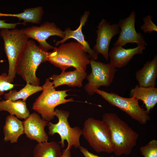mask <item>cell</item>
Masks as SVG:
<instances>
[{
  "mask_svg": "<svg viewBox=\"0 0 157 157\" xmlns=\"http://www.w3.org/2000/svg\"><path fill=\"white\" fill-rule=\"evenodd\" d=\"M76 157H80L77 156H76Z\"/></svg>",
  "mask_w": 157,
  "mask_h": 157,
  "instance_id": "30",
  "label": "cell"
},
{
  "mask_svg": "<svg viewBox=\"0 0 157 157\" xmlns=\"http://www.w3.org/2000/svg\"><path fill=\"white\" fill-rule=\"evenodd\" d=\"M44 14L42 7L40 6L35 7L28 8L24 10L23 12L17 14H4L0 13V16H9L17 17L23 23H31L39 24L42 21Z\"/></svg>",
  "mask_w": 157,
  "mask_h": 157,
  "instance_id": "21",
  "label": "cell"
},
{
  "mask_svg": "<svg viewBox=\"0 0 157 157\" xmlns=\"http://www.w3.org/2000/svg\"><path fill=\"white\" fill-rule=\"evenodd\" d=\"M90 64L92 71L87 76L88 83L84 89L89 95H92L101 86L108 87L110 85L117 69L110 63H105L91 59Z\"/></svg>",
  "mask_w": 157,
  "mask_h": 157,
  "instance_id": "9",
  "label": "cell"
},
{
  "mask_svg": "<svg viewBox=\"0 0 157 157\" xmlns=\"http://www.w3.org/2000/svg\"><path fill=\"white\" fill-rule=\"evenodd\" d=\"M95 92L110 104L124 112L140 124H144L149 120V112L140 107L138 100L135 97L125 98L99 89Z\"/></svg>",
  "mask_w": 157,
  "mask_h": 157,
  "instance_id": "8",
  "label": "cell"
},
{
  "mask_svg": "<svg viewBox=\"0 0 157 157\" xmlns=\"http://www.w3.org/2000/svg\"><path fill=\"white\" fill-rule=\"evenodd\" d=\"M70 149L66 148L64 149L60 157H71Z\"/></svg>",
  "mask_w": 157,
  "mask_h": 157,
  "instance_id": "29",
  "label": "cell"
},
{
  "mask_svg": "<svg viewBox=\"0 0 157 157\" xmlns=\"http://www.w3.org/2000/svg\"><path fill=\"white\" fill-rule=\"evenodd\" d=\"M42 92L35 99L32 109L40 114L42 118L48 122L54 118L56 107L67 102L76 101L73 98L66 99L70 90H56L49 78L42 86Z\"/></svg>",
  "mask_w": 157,
  "mask_h": 157,
  "instance_id": "4",
  "label": "cell"
},
{
  "mask_svg": "<svg viewBox=\"0 0 157 157\" xmlns=\"http://www.w3.org/2000/svg\"><path fill=\"white\" fill-rule=\"evenodd\" d=\"M145 46L125 49L120 46H114L109 51L108 58L110 63L116 68H121L126 66L136 55L143 53L145 49Z\"/></svg>",
  "mask_w": 157,
  "mask_h": 157,
  "instance_id": "15",
  "label": "cell"
},
{
  "mask_svg": "<svg viewBox=\"0 0 157 157\" xmlns=\"http://www.w3.org/2000/svg\"><path fill=\"white\" fill-rule=\"evenodd\" d=\"M102 120L110 129L115 155H129L136 144L138 134L115 113H107Z\"/></svg>",
  "mask_w": 157,
  "mask_h": 157,
  "instance_id": "1",
  "label": "cell"
},
{
  "mask_svg": "<svg viewBox=\"0 0 157 157\" xmlns=\"http://www.w3.org/2000/svg\"><path fill=\"white\" fill-rule=\"evenodd\" d=\"M79 148L80 151L83 154L85 157H103L99 156L90 152L86 148L80 146ZM109 157H113L111 156Z\"/></svg>",
  "mask_w": 157,
  "mask_h": 157,
  "instance_id": "28",
  "label": "cell"
},
{
  "mask_svg": "<svg viewBox=\"0 0 157 157\" xmlns=\"http://www.w3.org/2000/svg\"><path fill=\"white\" fill-rule=\"evenodd\" d=\"M48 123L38 113H33L23 121L24 133L29 139L38 143L47 142L49 137L44 128Z\"/></svg>",
  "mask_w": 157,
  "mask_h": 157,
  "instance_id": "13",
  "label": "cell"
},
{
  "mask_svg": "<svg viewBox=\"0 0 157 157\" xmlns=\"http://www.w3.org/2000/svg\"><path fill=\"white\" fill-rule=\"evenodd\" d=\"M61 147L57 142L52 141L38 143L33 151V157H60Z\"/></svg>",
  "mask_w": 157,
  "mask_h": 157,
  "instance_id": "22",
  "label": "cell"
},
{
  "mask_svg": "<svg viewBox=\"0 0 157 157\" xmlns=\"http://www.w3.org/2000/svg\"><path fill=\"white\" fill-rule=\"evenodd\" d=\"M87 75L86 72H81L76 69L72 71L62 72L60 74H53L49 78L52 82L54 88L63 85L69 87L81 88L82 82Z\"/></svg>",
  "mask_w": 157,
  "mask_h": 157,
  "instance_id": "17",
  "label": "cell"
},
{
  "mask_svg": "<svg viewBox=\"0 0 157 157\" xmlns=\"http://www.w3.org/2000/svg\"><path fill=\"white\" fill-rule=\"evenodd\" d=\"M15 85L9 82L8 74L5 73L0 74V96L3 94L5 91L12 90Z\"/></svg>",
  "mask_w": 157,
  "mask_h": 157,
  "instance_id": "26",
  "label": "cell"
},
{
  "mask_svg": "<svg viewBox=\"0 0 157 157\" xmlns=\"http://www.w3.org/2000/svg\"><path fill=\"white\" fill-rule=\"evenodd\" d=\"M136 12L132 10L129 16L120 19L117 23L120 28L119 35L114 46L123 47L128 43H136L137 46H147L144 36L135 29Z\"/></svg>",
  "mask_w": 157,
  "mask_h": 157,
  "instance_id": "11",
  "label": "cell"
},
{
  "mask_svg": "<svg viewBox=\"0 0 157 157\" xmlns=\"http://www.w3.org/2000/svg\"><path fill=\"white\" fill-rule=\"evenodd\" d=\"M3 140L11 143H16L19 138L24 133L23 121L14 116L8 115L3 128Z\"/></svg>",
  "mask_w": 157,
  "mask_h": 157,
  "instance_id": "19",
  "label": "cell"
},
{
  "mask_svg": "<svg viewBox=\"0 0 157 157\" xmlns=\"http://www.w3.org/2000/svg\"><path fill=\"white\" fill-rule=\"evenodd\" d=\"M135 77L139 85L146 87H155L157 77V55L148 61L138 70Z\"/></svg>",
  "mask_w": 157,
  "mask_h": 157,
  "instance_id": "16",
  "label": "cell"
},
{
  "mask_svg": "<svg viewBox=\"0 0 157 157\" xmlns=\"http://www.w3.org/2000/svg\"><path fill=\"white\" fill-rule=\"evenodd\" d=\"M90 14L89 11H86L84 12L80 18L79 26L76 30H72L69 27L67 28L64 31V38L57 41L55 45L57 46L60 44H63L68 39H74L84 47L90 59L96 60L98 58V54L91 48L88 42L85 40L84 35L82 31V27L88 21Z\"/></svg>",
  "mask_w": 157,
  "mask_h": 157,
  "instance_id": "14",
  "label": "cell"
},
{
  "mask_svg": "<svg viewBox=\"0 0 157 157\" xmlns=\"http://www.w3.org/2000/svg\"><path fill=\"white\" fill-rule=\"evenodd\" d=\"M90 59L84 47L78 42H74L55 47L52 51L48 52L47 56V61L62 72L71 67L80 72H85Z\"/></svg>",
  "mask_w": 157,
  "mask_h": 157,
  "instance_id": "2",
  "label": "cell"
},
{
  "mask_svg": "<svg viewBox=\"0 0 157 157\" xmlns=\"http://www.w3.org/2000/svg\"><path fill=\"white\" fill-rule=\"evenodd\" d=\"M97 28L96 44L92 49L98 54H102L105 60H108L110 41L113 37L119 33L120 28L117 23L111 24L104 19L99 23Z\"/></svg>",
  "mask_w": 157,
  "mask_h": 157,
  "instance_id": "12",
  "label": "cell"
},
{
  "mask_svg": "<svg viewBox=\"0 0 157 157\" xmlns=\"http://www.w3.org/2000/svg\"><path fill=\"white\" fill-rule=\"evenodd\" d=\"M82 131V135L96 152H113L110 129L102 120L88 118L84 122Z\"/></svg>",
  "mask_w": 157,
  "mask_h": 157,
  "instance_id": "5",
  "label": "cell"
},
{
  "mask_svg": "<svg viewBox=\"0 0 157 157\" xmlns=\"http://www.w3.org/2000/svg\"><path fill=\"white\" fill-rule=\"evenodd\" d=\"M70 115L67 111L56 109L54 115L58 118V122L56 124L48 122L47 125L49 130L48 134L53 136L55 133L60 135L61 141L59 142L61 147H65V141L67 143V148L71 149L72 147L76 148L81 146L80 138L82 135V129L78 126L72 127L68 121Z\"/></svg>",
  "mask_w": 157,
  "mask_h": 157,
  "instance_id": "7",
  "label": "cell"
},
{
  "mask_svg": "<svg viewBox=\"0 0 157 157\" xmlns=\"http://www.w3.org/2000/svg\"><path fill=\"white\" fill-rule=\"evenodd\" d=\"M0 34L3 40L4 49L8 62V81L12 83L16 74L15 66L17 60L28 39L20 29L16 28L1 29Z\"/></svg>",
  "mask_w": 157,
  "mask_h": 157,
  "instance_id": "6",
  "label": "cell"
},
{
  "mask_svg": "<svg viewBox=\"0 0 157 157\" xmlns=\"http://www.w3.org/2000/svg\"><path fill=\"white\" fill-rule=\"evenodd\" d=\"M140 150L144 157H157V140L153 139L146 145L141 147Z\"/></svg>",
  "mask_w": 157,
  "mask_h": 157,
  "instance_id": "24",
  "label": "cell"
},
{
  "mask_svg": "<svg viewBox=\"0 0 157 157\" xmlns=\"http://www.w3.org/2000/svg\"><path fill=\"white\" fill-rule=\"evenodd\" d=\"M48 52L41 49L35 42L28 40L17 60L16 74L26 83L39 86L40 79L36 76L37 69L42 63L47 61Z\"/></svg>",
  "mask_w": 157,
  "mask_h": 157,
  "instance_id": "3",
  "label": "cell"
},
{
  "mask_svg": "<svg viewBox=\"0 0 157 157\" xmlns=\"http://www.w3.org/2000/svg\"><path fill=\"white\" fill-rule=\"evenodd\" d=\"M5 21L0 20V28H7L9 29L16 28L17 26L19 24H25L24 23H9L5 22Z\"/></svg>",
  "mask_w": 157,
  "mask_h": 157,
  "instance_id": "27",
  "label": "cell"
},
{
  "mask_svg": "<svg viewBox=\"0 0 157 157\" xmlns=\"http://www.w3.org/2000/svg\"><path fill=\"white\" fill-rule=\"evenodd\" d=\"M20 30L28 39L36 40L40 47L46 52L55 47L46 42L49 37L56 35L63 39L65 36L64 31L57 27L54 22L48 21L44 22L39 26H33Z\"/></svg>",
  "mask_w": 157,
  "mask_h": 157,
  "instance_id": "10",
  "label": "cell"
},
{
  "mask_svg": "<svg viewBox=\"0 0 157 157\" xmlns=\"http://www.w3.org/2000/svg\"><path fill=\"white\" fill-rule=\"evenodd\" d=\"M151 15H146L143 18L144 24L140 27V29L144 33H151L157 31V26L152 21Z\"/></svg>",
  "mask_w": 157,
  "mask_h": 157,
  "instance_id": "25",
  "label": "cell"
},
{
  "mask_svg": "<svg viewBox=\"0 0 157 157\" xmlns=\"http://www.w3.org/2000/svg\"><path fill=\"white\" fill-rule=\"evenodd\" d=\"M42 90V86L33 85L26 83L25 86L19 91L11 90L5 93L4 97L5 100L15 101L22 99V101L26 102L30 96Z\"/></svg>",
  "mask_w": 157,
  "mask_h": 157,
  "instance_id": "23",
  "label": "cell"
},
{
  "mask_svg": "<svg viewBox=\"0 0 157 157\" xmlns=\"http://www.w3.org/2000/svg\"><path fill=\"white\" fill-rule=\"evenodd\" d=\"M8 112L10 115L14 116L18 119L26 118L30 115L26 102L21 100L13 101L5 100L0 101V111Z\"/></svg>",
  "mask_w": 157,
  "mask_h": 157,
  "instance_id": "20",
  "label": "cell"
},
{
  "mask_svg": "<svg viewBox=\"0 0 157 157\" xmlns=\"http://www.w3.org/2000/svg\"><path fill=\"white\" fill-rule=\"evenodd\" d=\"M130 95L142 101L149 112L157 103V88L155 87H146L137 85L131 89Z\"/></svg>",
  "mask_w": 157,
  "mask_h": 157,
  "instance_id": "18",
  "label": "cell"
}]
</instances>
